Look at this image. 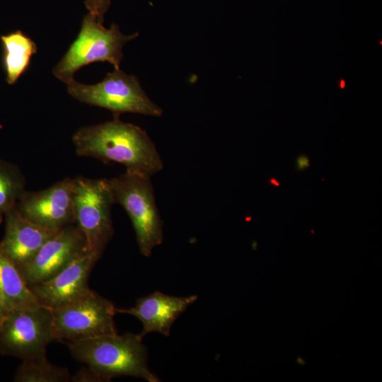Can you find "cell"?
I'll list each match as a JSON object with an SVG mask.
<instances>
[{
  "instance_id": "cell-8",
  "label": "cell",
  "mask_w": 382,
  "mask_h": 382,
  "mask_svg": "<svg viewBox=\"0 0 382 382\" xmlns=\"http://www.w3.org/2000/svg\"><path fill=\"white\" fill-rule=\"evenodd\" d=\"M56 342L52 309L40 306L7 311L0 321V354L22 360L46 354Z\"/></svg>"
},
{
  "instance_id": "cell-14",
  "label": "cell",
  "mask_w": 382,
  "mask_h": 382,
  "mask_svg": "<svg viewBox=\"0 0 382 382\" xmlns=\"http://www.w3.org/2000/svg\"><path fill=\"white\" fill-rule=\"evenodd\" d=\"M0 296L5 313L13 308L41 306L25 282L18 266L0 245Z\"/></svg>"
},
{
  "instance_id": "cell-12",
  "label": "cell",
  "mask_w": 382,
  "mask_h": 382,
  "mask_svg": "<svg viewBox=\"0 0 382 382\" xmlns=\"http://www.w3.org/2000/svg\"><path fill=\"white\" fill-rule=\"evenodd\" d=\"M198 299L197 295L172 296L156 291L139 298L129 308H117V313L134 316L143 325L139 335L144 337L150 332H159L166 337L178 317Z\"/></svg>"
},
{
  "instance_id": "cell-5",
  "label": "cell",
  "mask_w": 382,
  "mask_h": 382,
  "mask_svg": "<svg viewBox=\"0 0 382 382\" xmlns=\"http://www.w3.org/2000/svg\"><path fill=\"white\" fill-rule=\"evenodd\" d=\"M67 91L81 103L107 109L114 117L130 112L159 117L163 112L144 91L137 77L120 69L108 73L103 80L93 85L73 79L67 83Z\"/></svg>"
},
{
  "instance_id": "cell-22",
  "label": "cell",
  "mask_w": 382,
  "mask_h": 382,
  "mask_svg": "<svg viewBox=\"0 0 382 382\" xmlns=\"http://www.w3.org/2000/svg\"><path fill=\"white\" fill-rule=\"evenodd\" d=\"M4 314H5V310L4 308L1 298V296H0V321L1 320V319L4 317Z\"/></svg>"
},
{
  "instance_id": "cell-11",
  "label": "cell",
  "mask_w": 382,
  "mask_h": 382,
  "mask_svg": "<svg viewBox=\"0 0 382 382\" xmlns=\"http://www.w3.org/2000/svg\"><path fill=\"white\" fill-rule=\"evenodd\" d=\"M100 257L86 251L52 278L29 287L40 304L50 309L71 303L91 289L88 278Z\"/></svg>"
},
{
  "instance_id": "cell-6",
  "label": "cell",
  "mask_w": 382,
  "mask_h": 382,
  "mask_svg": "<svg viewBox=\"0 0 382 382\" xmlns=\"http://www.w3.org/2000/svg\"><path fill=\"white\" fill-rule=\"evenodd\" d=\"M113 303L90 289L79 299L52 309L56 341L77 342L117 334Z\"/></svg>"
},
{
  "instance_id": "cell-19",
  "label": "cell",
  "mask_w": 382,
  "mask_h": 382,
  "mask_svg": "<svg viewBox=\"0 0 382 382\" xmlns=\"http://www.w3.org/2000/svg\"><path fill=\"white\" fill-rule=\"evenodd\" d=\"M73 382H102L100 378L88 366L79 369L75 374L71 376Z\"/></svg>"
},
{
  "instance_id": "cell-1",
  "label": "cell",
  "mask_w": 382,
  "mask_h": 382,
  "mask_svg": "<svg viewBox=\"0 0 382 382\" xmlns=\"http://www.w3.org/2000/svg\"><path fill=\"white\" fill-rule=\"evenodd\" d=\"M72 141L79 156L120 163L126 170L151 178L163 168V160L146 132L119 117L79 128Z\"/></svg>"
},
{
  "instance_id": "cell-4",
  "label": "cell",
  "mask_w": 382,
  "mask_h": 382,
  "mask_svg": "<svg viewBox=\"0 0 382 382\" xmlns=\"http://www.w3.org/2000/svg\"><path fill=\"white\" fill-rule=\"evenodd\" d=\"M138 35V33L123 34L115 23L110 28H105L96 16L88 13L83 18L76 38L53 68V74L67 84L78 70L93 62H107L115 69H120L125 45Z\"/></svg>"
},
{
  "instance_id": "cell-2",
  "label": "cell",
  "mask_w": 382,
  "mask_h": 382,
  "mask_svg": "<svg viewBox=\"0 0 382 382\" xmlns=\"http://www.w3.org/2000/svg\"><path fill=\"white\" fill-rule=\"evenodd\" d=\"M139 334L117 333L66 342L72 357L91 368L102 382L118 376H134L148 382L159 378L148 365V351Z\"/></svg>"
},
{
  "instance_id": "cell-21",
  "label": "cell",
  "mask_w": 382,
  "mask_h": 382,
  "mask_svg": "<svg viewBox=\"0 0 382 382\" xmlns=\"http://www.w3.org/2000/svg\"><path fill=\"white\" fill-rule=\"evenodd\" d=\"M268 183L270 185L274 187H279L280 185L279 183L274 177H270L268 180Z\"/></svg>"
},
{
  "instance_id": "cell-15",
  "label": "cell",
  "mask_w": 382,
  "mask_h": 382,
  "mask_svg": "<svg viewBox=\"0 0 382 382\" xmlns=\"http://www.w3.org/2000/svg\"><path fill=\"white\" fill-rule=\"evenodd\" d=\"M3 65L6 82L15 83L27 70L31 58L37 51L35 42L21 30L1 36Z\"/></svg>"
},
{
  "instance_id": "cell-20",
  "label": "cell",
  "mask_w": 382,
  "mask_h": 382,
  "mask_svg": "<svg viewBox=\"0 0 382 382\" xmlns=\"http://www.w3.org/2000/svg\"><path fill=\"white\" fill-rule=\"evenodd\" d=\"M295 161L296 169L299 172H303L311 166L310 158L305 154L299 155Z\"/></svg>"
},
{
  "instance_id": "cell-18",
  "label": "cell",
  "mask_w": 382,
  "mask_h": 382,
  "mask_svg": "<svg viewBox=\"0 0 382 382\" xmlns=\"http://www.w3.org/2000/svg\"><path fill=\"white\" fill-rule=\"evenodd\" d=\"M110 0H85V6L88 13L103 23L104 16L110 6Z\"/></svg>"
},
{
  "instance_id": "cell-16",
  "label": "cell",
  "mask_w": 382,
  "mask_h": 382,
  "mask_svg": "<svg viewBox=\"0 0 382 382\" xmlns=\"http://www.w3.org/2000/svg\"><path fill=\"white\" fill-rule=\"evenodd\" d=\"M14 376L16 382H68L69 370L49 362L46 354L22 360Z\"/></svg>"
},
{
  "instance_id": "cell-13",
  "label": "cell",
  "mask_w": 382,
  "mask_h": 382,
  "mask_svg": "<svg viewBox=\"0 0 382 382\" xmlns=\"http://www.w3.org/2000/svg\"><path fill=\"white\" fill-rule=\"evenodd\" d=\"M4 219L5 234L0 245L18 268L29 262L42 245L56 233L26 219L16 207L6 214Z\"/></svg>"
},
{
  "instance_id": "cell-23",
  "label": "cell",
  "mask_w": 382,
  "mask_h": 382,
  "mask_svg": "<svg viewBox=\"0 0 382 382\" xmlns=\"http://www.w3.org/2000/svg\"><path fill=\"white\" fill-rule=\"evenodd\" d=\"M346 86V82L344 79H341L339 82V87L343 89Z\"/></svg>"
},
{
  "instance_id": "cell-10",
  "label": "cell",
  "mask_w": 382,
  "mask_h": 382,
  "mask_svg": "<svg viewBox=\"0 0 382 382\" xmlns=\"http://www.w3.org/2000/svg\"><path fill=\"white\" fill-rule=\"evenodd\" d=\"M86 251L83 233L76 224H69L51 236L19 270L30 286L52 278Z\"/></svg>"
},
{
  "instance_id": "cell-3",
  "label": "cell",
  "mask_w": 382,
  "mask_h": 382,
  "mask_svg": "<svg viewBox=\"0 0 382 382\" xmlns=\"http://www.w3.org/2000/svg\"><path fill=\"white\" fill-rule=\"evenodd\" d=\"M108 181L114 204L121 205L131 220L141 254L149 257L163 241V223L151 177L125 170Z\"/></svg>"
},
{
  "instance_id": "cell-7",
  "label": "cell",
  "mask_w": 382,
  "mask_h": 382,
  "mask_svg": "<svg viewBox=\"0 0 382 382\" xmlns=\"http://www.w3.org/2000/svg\"><path fill=\"white\" fill-rule=\"evenodd\" d=\"M113 204L108 179L74 178L75 224L85 236L88 251L100 257L113 236Z\"/></svg>"
},
{
  "instance_id": "cell-9",
  "label": "cell",
  "mask_w": 382,
  "mask_h": 382,
  "mask_svg": "<svg viewBox=\"0 0 382 382\" xmlns=\"http://www.w3.org/2000/svg\"><path fill=\"white\" fill-rule=\"evenodd\" d=\"M74 190V178H66L39 191L25 190L16 208L26 219L57 232L75 224Z\"/></svg>"
},
{
  "instance_id": "cell-17",
  "label": "cell",
  "mask_w": 382,
  "mask_h": 382,
  "mask_svg": "<svg viewBox=\"0 0 382 382\" xmlns=\"http://www.w3.org/2000/svg\"><path fill=\"white\" fill-rule=\"evenodd\" d=\"M25 178L13 163L0 159V225L25 191Z\"/></svg>"
}]
</instances>
